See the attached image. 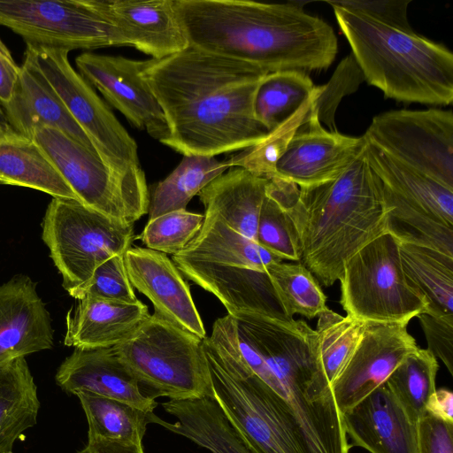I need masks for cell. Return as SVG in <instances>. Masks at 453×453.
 <instances>
[{
  "instance_id": "1",
  "label": "cell",
  "mask_w": 453,
  "mask_h": 453,
  "mask_svg": "<svg viewBox=\"0 0 453 453\" xmlns=\"http://www.w3.org/2000/svg\"><path fill=\"white\" fill-rule=\"evenodd\" d=\"M141 73L169 127L163 144L183 156L243 150L270 133L254 113L257 90L269 74L258 66L189 45L142 60Z\"/></svg>"
},
{
  "instance_id": "2",
  "label": "cell",
  "mask_w": 453,
  "mask_h": 453,
  "mask_svg": "<svg viewBox=\"0 0 453 453\" xmlns=\"http://www.w3.org/2000/svg\"><path fill=\"white\" fill-rule=\"evenodd\" d=\"M190 45L268 73L327 69L337 54L332 27L297 3L177 0Z\"/></svg>"
},
{
  "instance_id": "3",
  "label": "cell",
  "mask_w": 453,
  "mask_h": 453,
  "mask_svg": "<svg viewBox=\"0 0 453 453\" xmlns=\"http://www.w3.org/2000/svg\"><path fill=\"white\" fill-rule=\"evenodd\" d=\"M268 180L266 194L279 203L296 227L301 263L324 287L340 280L349 257L386 233L383 192L367 162L365 141L351 164L334 180L306 188L277 177Z\"/></svg>"
},
{
  "instance_id": "4",
  "label": "cell",
  "mask_w": 453,
  "mask_h": 453,
  "mask_svg": "<svg viewBox=\"0 0 453 453\" xmlns=\"http://www.w3.org/2000/svg\"><path fill=\"white\" fill-rule=\"evenodd\" d=\"M241 354L272 390L300 436L304 453H349L332 387L321 365L318 336L303 319L251 314L238 326Z\"/></svg>"
},
{
  "instance_id": "5",
  "label": "cell",
  "mask_w": 453,
  "mask_h": 453,
  "mask_svg": "<svg viewBox=\"0 0 453 453\" xmlns=\"http://www.w3.org/2000/svg\"><path fill=\"white\" fill-rule=\"evenodd\" d=\"M363 78L384 96L403 103L453 102V54L412 29L327 1Z\"/></svg>"
},
{
  "instance_id": "6",
  "label": "cell",
  "mask_w": 453,
  "mask_h": 453,
  "mask_svg": "<svg viewBox=\"0 0 453 453\" xmlns=\"http://www.w3.org/2000/svg\"><path fill=\"white\" fill-rule=\"evenodd\" d=\"M212 395L255 453H304L297 429L272 390L251 371L227 313L203 340Z\"/></svg>"
},
{
  "instance_id": "7",
  "label": "cell",
  "mask_w": 453,
  "mask_h": 453,
  "mask_svg": "<svg viewBox=\"0 0 453 453\" xmlns=\"http://www.w3.org/2000/svg\"><path fill=\"white\" fill-rule=\"evenodd\" d=\"M203 340L154 311L113 348L150 396L184 400L213 396Z\"/></svg>"
},
{
  "instance_id": "8",
  "label": "cell",
  "mask_w": 453,
  "mask_h": 453,
  "mask_svg": "<svg viewBox=\"0 0 453 453\" xmlns=\"http://www.w3.org/2000/svg\"><path fill=\"white\" fill-rule=\"evenodd\" d=\"M35 62L85 133L101 160L134 188L149 193L138 146L109 107L71 65L68 51L27 45Z\"/></svg>"
},
{
  "instance_id": "9",
  "label": "cell",
  "mask_w": 453,
  "mask_h": 453,
  "mask_svg": "<svg viewBox=\"0 0 453 453\" xmlns=\"http://www.w3.org/2000/svg\"><path fill=\"white\" fill-rule=\"evenodd\" d=\"M42 227V241L71 296L88 282L101 264L125 254L134 238V225L71 199L52 198Z\"/></svg>"
},
{
  "instance_id": "10",
  "label": "cell",
  "mask_w": 453,
  "mask_h": 453,
  "mask_svg": "<svg viewBox=\"0 0 453 453\" xmlns=\"http://www.w3.org/2000/svg\"><path fill=\"white\" fill-rule=\"evenodd\" d=\"M341 304L347 315L362 321L403 322L426 311V303L403 273L399 242L384 233L345 263Z\"/></svg>"
},
{
  "instance_id": "11",
  "label": "cell",
  "mask_w": 453,
  "mask_h": 453,
  "mask_svg": "<svg viewBox=\"0 0 453 453\" xmlns=\"http://www.w3.org/2000/svg\"><path fill=\"white\" fill-rule=\"evenodd\" d=\"M32 139L47 154L84 205L132 225L149 211V193L128 184L97 154L66 134L43 127L33 133Z\"/></svg>"
},
{
  "instance_id": "12",
  "label": "cell",
  "mask_w": 453,
  "mask_h": 453,
  "mask_svg": "<svg viewBox=\"0 0 453 453\" xmlns=\"http://www.w3.org/2000/svg\"><path fill=\"white\" fill-rule=\"evenodd\" d=\"M0 25L27 45L71 51L122 46L89 0H0Z\"/></svg>"
},
{
  "instance_id": "13",
  "label": "cell",
  "mask_w": 453,
  "mask_h": 453,
  "mask_svg": "<svg viewBox=\"0 0 453 453\" xmlns=\"http://www.w3.org/2000/svg\"><path fill=\"white\" fill-rule=\"evenodd\" d=\"M362 136L390 157L453 188L450 110H393L380 113Z\"/></svg>"
},
{
  "instance_id": "14",
  "label": "cell",
  "mask_w": 453,
  "mask_h": 453,
  "mask_svg": "<svg viewBox=\"0 0 453 453\" xmlns=\"http://www.w3.org/2000/svg\"><path fill=\"white\" fill-rule=\"evenodd\" d=\"M75 64L81 76L132 125L161 143L168 139L162 108L141 73L142 60L86 51L75 58Z\"/></svg>"
},
{
  "instance_id": "15",
  "label": "cell",
  "mask_w": 453,
  "mask_h": 453,
  "mask_svg": "<svg viewBox=\"0 0 453 453\" xmlns=\"http://www.w3.org/2000/svg\"><path fill=\"white\" fill-rule=\"evenodd\" d=\"M409 322H365L352 357L332 384L342 414L383 385L401 362L418 346L408 333Z\"/></svg>"
},
{
  "instance_id": "16",
  "label": "cell",
  "mask_w": 453,
  "mask_h": 453,
  "mask_svg": "<svg viewBox=\"0 0 453 453\" xmlns=\"http://www.w3.org/2000/svg\"><path fill=\"white\" fill-rule=\"evenodd\" d=\"M118 33L122 46H132L152 59L187 49L189 39L177 0H89Z\"/></svg>"
},
{
  "instance_id": "17",
  "label": "cell",
  "mask_w": 453,
  "mask_h": 453,
  "mask_svg": "<svg viewBox=\"0 0 453 453\" xmlns=\"http://www.w3.org/2000/svg\"><path fill=\"white\" fill-rule=\"evenodd\" d=\"M363 145L362 136H347L324 128L311 107L272 177L290 181L299 188L334 180L351 164Z\"/></svg>"
},
{
  "instance_id": "18",
  "label": "cell",
  "mask_w": 453,
  "mask_h": 453,
  "mask_svg": "<svg viewBox=\"0 0 453 453\" xmlns=\"http://www.w3.org/2000/svg\"><path fill=\"white\" fill-rule=\"evenodd\" d=\"M180 273L213 294L227 313L247 311L280 321H291L266 271L226 266L173 256Z\"/></svg>"
},
{
  "instance_id": "19",
  "label": "cell",
  "mask_w": 453,
  "mask_h": 453,
  "mask_svg": "<svg viewBox=\"0 0 453 453\" xmlns=\"http://www.w3.org/2000/svg\"><path fill=\"white\" fill-rule=\"evenodd\" d=\"M124 261L133 288L150 300L155 312L202 340L207 337L188 284L172 259L135 247L125 252Z\"/></svg>"
},
{
  "instance_id": "20",
  "label": "cell",
  "mask_w": 453,
  "mask_h": 453,
  "mask_svg": "<svg viewBox=\"0 0 453 453\" xmlns=\"http://www.w3.org/2000/svg\"><path fill=\"white\" fill-rule=\"evenodd\" d=\"M53 347L51 319L24 274L0 285V365Z\"/></svg>"
},
{
  "instance_id": "21",
  "label": "cell",
  "mask_w": 453,
  "mask_h": 453,
  "mask_svg": "<svg viewBox=\"0 0 453 453\" xmlns=\"http://www.w3.org/2000/svg\"><path fill=\"white\" fill-rule=\"evenodd\" d=\"M55 379L63 390L73 395L89 392L150 412L157 406L155 398L144 392L113 347L74 349L59 365Z\"/></svg>"
},
{
  "instance_id": "22",
  "label": "cell",
  "mask_w": 453,
  "mask_h": 453,
  "mask_svg": "<svg viewBox=\"0 0 453 453\" xmlns=\"http://www.w3.org/2000/svg\"><path fill=\"white\" fill-rule=\"evenodd\" d=\"M347 436L371 453H419L418 423L386 383L342 414Z\"/></svg>"
},
{
  "instance_id": "23",
  "label": "cell",
  "mask_w": 453,
  "mask_h": 453,
  "mask_svg": "<svg viewBox=\"0 0 453 453\" xmlns=\"http://www.w3.org/2000/svg\"><path fill=\"white\" fill-rule=\"evenodd\" d=\"M24 57L12 98L6 103H0L11 126L29 138L39 127L56 128L97 154L89 139L37 67L31 53L26 50Z\"/></svg>"
},
{
  "instance_id": "24",
  "label": "cell",
  "mask_w": 453,
  "mask_h": 453,
  "mask_svg": "<svg viewBox=\"0 0 453 453\" xmlns=\"http://www.w3.org/2000/svg\"><path fill=\"white\" fill-rule=\"evenodd\" d=\"M150 315L139 300L127 303L84 297L66 314L64 343L81 349L111 348L129 338Z\"/></svg>"
},
{
  "instance_id": "25",
  "label": "cell",
  "mask_w": 453,
  "mask_h": 453,
  "mask_svg": "<svg viewBox=\"0 0 453 453\" xmlns=\"http://www.w3.org/2000/svg\"><path fill=\"white\" fill-rule=\"evenodd\" d=\"M162 405L176 422H165L154 414L153 423L212 453H255L213 396L168 400Z\"/></svg>"
},
{
  "instance_id": "26",
  "label": "cell",
  "mask_w": 453,
  "mask_h": 453,
  "mask_svg": "<svg viewBox=\"0 0 453 453\" xmlns=\"http://www.w3.org/2000/svg\"><path fill=\"white\" fill-rule=\"evenodd\" d=\"M269 180L232 167L204 187L199 198L204 213L214 214L235 232L257 242L260 211Z\"/></svg>"
},
{
  "instance_id": "27",
  "label": "cell",
  "mask_w": 453,
  "mask_h": 453,
  "mask_svg": "<svg viewBox=\"0 0 453 453\" xmlns=\"http://www.w3.org/2000/svg\"><path fill=\"white\" fill-rule=\"evenodd\" d=\"M364 141L369 166L385 191L453 226V188L398 162Z\"/></svg>"
},
{
  "instance_id": "28",
  "label": "cell",
  "mask_w": 453,
  "mask_h": 453,
  "mask_svg": "<svg viewBox=\"0 0 453 453\" xmlns=\"http://www.w3.org/2000/svg\"><path fill=\"white\" fill-rule=\"evenodd\" d=\"M0 183L34 188L53 198L79 201L42 149L18 132L0 139Z\"/></svg>"
},
{
  "instance_id": "29",
  "label": "cell",
  "mask_w": 453,
  "mask_h": 453,
  "mask_svg": "<svg viewBox=\"0 0 453 453\" xmlns=\"http://www.w3.org/2000/svg\"><path fill=\"white\" fill-rule=\"evenodd\" d=\"M174 256L258 271H266L269 265L283 261L253 240L230 228L218 216L207 213H204V221L198 234Z\"/></svg>"
},
{
  "instance_id": "30",
  "label": "cell",
  "mask_w": 453,
  "mask_h": 453,
  "mask_svg": "<svg viewBox=\"0 0 453 453\" xmlns=\"http://www.w3.org/2000/svg\"><path fill=\"white\" fill-rule=\"evenodd\" d=\"M39 409L37 387L25 357L0 365V453H13L16 441L36 425Z\"/></svg>"
},
{
  "instance_id": "31",
  "label": "cell",
  "mask_w": 453,
  "mask_h": 453,
  "mask_svg": "<svg viewBox=\"0 0 453 453\" xmlns=\"http://www.w3.org/2000/svg\"><path fill=\"white\" fill-rule=\"evenodd\" d=\"M402 267L411 287L434 316L453 314V257L438 250L399 242Z\"/></svg>"
},
{
  "instance_id": "32",
  "label": "cell",
  "mask_w": 453,
  "mask_h": 453,
  "mask_svg": "<svg viewBox=\"0 0 453 453\" xmlns=\"http://www.w3.org/2000/svg\"><path fill=\"white\" fill-rule=\"evenodd\" d=\"M87 418L88 438L124 443H142L153 412L128 403L89 392H78Z\"/></svg>"
},
{
  "instance_id": "33",
  "label": "cell",
  "mask_w": 453,
  "mask_h": 453,
  "mask_svg": "<svg viewBox=\"0 0 453 453\" xmlns=\"http://www.w3.org/2000/svg\"><path fill=\"white\" fill-rule=\"evenodd\" d=\"M231 168L227 160L209 156H183L177 167L155 187L150 199L149 220L185 210L189 201L215 178Z\"/></svg>"
},
{
  "instance_id": "34",
  "label": "cell",
  "mask_w": 453,
  "mask_h": 453,
  "mask_svg": "<svg viewBox=\"0 0 453 453\" xmlns=\"http://www.w3.org/2000/svg\"><path fill=\"white\" fill-rule=\"evenodd\" d=\"M317 87L300 71H281L267 74L255 96L256 119L269 131L288 119L309 98Z\"/></svg>"
},
{
  "instance_id": "35",
  "label": "cell",
  "mask_w": 453,
  "mask_h": 453,
  "mask_svg": "<svg viewBox=\"0 0 453 453\" xmlns=\"http://www.w3.org/2000/svg\"><path fill=\"white\" fill-rule=\"evenodd\" d=\"M382 192L387 208V233L399 242L430 248L453 257V226L383 188Z\"/></svg>"
},
{
  "instance_id": "36",
  "label": "cell",
  "mask_w": 453,
  "mask_h": 453,
  "mask_svg": "<svg viewBox=\"0 0 453 453\" xmlns=\"http://www.w3.org/2000/svg\"><path fill=\"white\" fill-rule=\"evenodd\" d=\"M437 358L426 349L418 347L394 370L386 380L410 418L418 422L425 415L430 396L436 390Z\"/></svg>"
},
{
  "instance_id": "37",
  "label": "cell",
  "mask_w": 453,
  "mask_h": 453,
  "mask_svg": "<svg viewBox=\"0 0 453 453\" xmlns=\"http://www.w3.org/2000/svg\"><path fill=\"white\" fill-rule=\"evenodd\" d=\"M365 321L349 315L343 317L330 309L317 322L319 354L326 380L332 386L358 345Z\"/></svg>"
},
{
  "instance_id": "38",
  "label": "cell",
  "mask_w": 453,
  "mask_h": 453,
  "mask_svg": "<svg viewBox=\"0 0 453 453\" xmlns=\"http://www.w3.org/2000/svg\"><path fill=\"white\" fill-rule=\"evenodd\" d=\"M290 317H319L328 308L326 296L311 271L302 263L276 262L266 267Z\"/></svg>"
},
{
  "instance_id": "39",
  "label": "cell",
  "mask_w": 453,
  "mask_h": 453,
  "mask_svg": "<svg viewBox=\"0 0 453 453\" xmlns=\"http://www.w3.org/2000/svg\"><path fill=\"white\" fill-rule=\"evenodd\" d=\"M320 89L321 86L317 87L314 95L288 119L271 131L262 142L228 158L231 168L242 167L255 175L271 178L295 133L306 121Z\"/></svg>"
},
{
  "instance_id": "40",
  "label": "cell",
  "mask_w": 453,
  "mask_h": 453,
  "mask_svg": "<svg viewBox=\"0 0 453 453\" xmlns=\"http://www.w3.org/2000/svg\"><path fill=\"white\" fill-rule=\"evenodd\" d=\"M204 214L173 211L148 220L138 239L150 250L175 255L198 234Z\"/></svg>"
},
{
  "instance_id": "41",
  "label": "cell",
  "mask_w": 453,
  "mask_h": 453,
  "mask_svg": "<svg viewBox=\"0 0 453 453\" xmlns=\"http://www.w3.org/2000/svg\"><path fill=\"white\" fill-rule=\"evenodd\" d=\"M257 243L282 260H301L298 235L292 220L267 194L259 214Z\"/></svg>"
},
{
  "instance_id": "42",
  "label": "cell",
  "mask_w": 453,
  "mask_h": 453,
  "mask_svg": "<svg viewBox=\"0 0 453 453\" xmlns=\"http://www.w3.org/2000/svg\"><path fill=\"white\" fill-rule=\"evenodd\" d=\"M73 297L77 300L94 297L127 303L137 302L126 269L124 254L115 255L101 264L88 282Z\"/></svg>"
},
{
  "instance_id": "43",
  "label": "cell",
  "mask_w": 453,
  "mask_h": 453,
  "mask_svg": "<svg viewBox=\"0 0 453 453\" xmlns=\"http://www.w3.org/2000/svg\"><path fill=\"white\" fill-rule=\"evenodd\" d=\"M419 319L427 342V350L439 358L453 375V314L434 316L420 313Z\"/></svg>"
},
{
  "instance_id": "44",
  "label": "cell",
  "mask_w": 453,
  "mask_h": 453,
  "mask_svg": "<svg viewBox=\"0 0 453 453\" xmlns=\"http://www.w3.org/2000/svg\"><path fill=\"white\" fill-rule=\"evenodd\" d=\"M419 453H453V424L425 415L418 422Z\"/></svg>"
},
{
  "instance_id": "45",
  "label": "cell",
  "mask_w": 453,
  "mask_h": 453,
  "mask_svg": "<svg viewBox=\"0 0 453 453\" xmlns=\"http://www.w3.org/2000/svg\"><path fill=\"white\" fill-rule=\"evenodd\" d=\"M336 2L341 5L366 12L385 23L411 29L407 19V6L410 0Z\"/></svg>"
},
{
  "instance_id": "46",
  "label": "cell",
  "mask_w": 453,
  "mask_h": 453,
  "mask_svg": "<svg viewBox=\"0 0 453 453\" xmlns=\"http://www.w3.org/2000/svg\"><path fill=\"white\" fill-rule=\"evenodd\" d=\"M20 74L11 52L0 39V103L8 102L15 90Z\"/></svg>"
},
{
  "instance_id": "47",
  "label": "cell",
  "mask_w": 453,
  "mask_h": 453,
  "mask_svg": "<svg viewBox=\"0 0 453 453\" xmlns=\"http://www.w3.org/2000/svg\"><path fill=\"white\" fill-rule=\"evenodd\" d=\"M426 412V415L453 424V393L445 388L436 389L427 402Z\"/></svg>"
},
{
  "instance_id": "48",
  "label": "cell",
  "mask_w": 453,
  "mask_h": 453,
  "mask_svg": "<svg viewBox=\"0 0 453 453\" xmlns=\"http://www.w3.org/2000/svg\"><path fill=\"white\" fill-rule=\"evenodd\" d=\"M77 453H144V451L142 443H124L88 438L86 446Z\"/></svg>"
},
{
  "instance_id": "49",
  "label": "cell",
  "mask_w": 453,
  "mask_h": 453,
  "mask_svg": "<svg viewBox=\"0 0 453 453\" xmlns=\"http://www.w3.org/2000/svg\"><path fill=\"white\" fill-rule=\"evenodd\" d=\"M17 132L9 123L4 109L0 105V139Z\"/></svg>"
}]
</instances>
